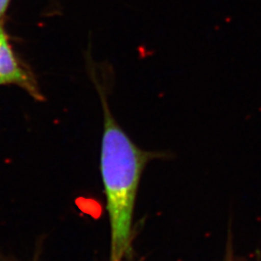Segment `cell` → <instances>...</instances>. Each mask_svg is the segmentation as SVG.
<instances>
[{
    "mask_svg": "<svg viewBox=\"0 0 261 261\" xmlns=\"http://www.w3.org/2000/svg\"><path fill=\"white\" fill-rule=\"evenodd\" d=\"M9 2L10 0H0V17H2V15L7 10Z\"/></svg>",
    "mask_w": 261,
    "mask_h": 261,
    "instance_id": "3957f363",
    "label": "cell"
},
{
    "mask_svg": "<svg viewBox=\"0 0 261 261\" xmlns=\"http://www.w3.org/2000/svg\"><path fill=\"white\" fill-rule=\"evenodd\" d=\"M18 84L36 98L40 97L36 84L19 65L7 35L0 27V84Z\"/></svg>",
    "mask_w": 261,
    "mask_h": 261,
    "instance_id": "7a4b0ae2",
    "label": "cell"
},
{
    "mask_svg": "<svg viewBox=\"0 0 261 261\" xmlns=\"http://www.w3.org/2000/svg\"><path fill=\"white\" fill-rule=\"evenodd\" d=\"M103 133L101 173L112 229V259L121 261L129 251L130 228L141 174L151 160L169 158V153L140 148L110 112L102 96Z\"/></svg>",
    "mask_w": 261,
    "mask_h": 261,
    "instance_id": "6da1fadb",
    "label": "cell"
}]
</instances>
